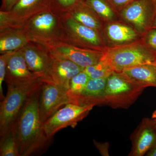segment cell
Wrapping results in <instances>:
<instances>
[{"mask_svg": "<svg viewBox=\"0 0 156 156\" xmlns=\"http://www.w3.org/2000/svg\"><path fill=\"white\" fill-rule=\"evenodd\" d=\"M41 90L27 101L14 123L20 156L40 153L50 144L51 139L45 133L39 111Z\"/></svg>", "mask_w": 156, "mask_h": 156, "instance_id": "6da1fadb", "label": "cell"}, {"mask_svg": "<svg viewBox=\"0 0 156 156\" xmlns=\"http://www.w3.org/2000/svg\"><path fill=\"white\" fill-rule=\"evenodd\" d=\"M44 82L43 78H39L22 83L7 85V94L0 106L1 136L13 127L27 101L41 90Z\"/></svg>", "mask_w": 156, "mask_h": 156, "instance_id": "7a4b0ae2", "label": "cell"}, {"mask_svg": "<svg viewBox=\"0 0 156 156\" xmlns=\"http://www.w3.org/2000/svg\"><path fill=\"white\" fill-rule=\"evenodd\" d=\"M59 14L50 9L37 14L20 29L30 42L49 48L62 42L63 29Z\"/></svg>", "mask_w": 156, "mask_h": 156, "instance_id": "3957f363", "label": "cell"}, {"mask_svg": "<svg viewBox=\"0 0 156 156\" xmlns=\"http://www.w3.org/2000/svg\"><path fill=\"white\" fill-rule=\"evenodd\" d=\"M101 59L113 71L119 73L134 66L156 63V52L145 43L135 42L107 48Z\"/></svg>", "mask_w": 156, "mask_h": 156, "instance_id": "277c9868", "label": "cell"}, {"mask_svg": "<svg viewBox=\"0 0 156 156\" xmlns=\"http://www.w3.org/2000/svg\"><path fill=\"white\" fill-rule=\"evenodd\" d=\"M145 88L134 83L121 73L114 72L107 80L104 105L113 108H128Z\"/></svg>", "mask_w": 156, "mask_h": 156, "instance_id": "5b68a950", "label": "cell"}, {"mask_svg": "<svg viewBox=\"0 0 156 156\" xmlns=\"http://www.w3.org/2000/svg\"><path fill=\"white\" fill-rule=\"evenodd\" d=\"M49 9V0H19L11 11L0 12L1 30L20 29L34 16Z\"/></svg>", "mask_w": 156, "mask_h": 156, "instance_id": "8992f818", "label": "cell"}, {"mask_svg": "<svg viewBox=\"0 0 156 156\" xmlns=\"http://www.w3.org/2000/svg\"><path fill=\"white\" fill-rule=\"evenodd\" d=\"M94 107L73 103L67 104L43 123L46 135L52 139L62 129L68 127L75 128L78 122L89 115Z\"/></svg>", "mask_w": 156, "mask_h": 156, "instance_id": "52a82bcc", "label": "cell"}, {"mask_svg": "<svg viewBox=\"0 0 156 156\" xmlns=\"http://www.w3.org/2000/svg\"><path fill=\"white\" fill-rule=\"evenodd\" d=\"M156 13L153 0H135L121 10L123 19L142 33L150 28Z\"/></svg>", "mask_w": 156, "mask_h": 156, "instance_id": "ba28073f", "label": "cell"}, {"mask_svg": "<svg viewBox=\"0 0 156 156\" xmlns=\"http://www.w3.org/2000/svg\"><path fill=\"white\" fill-rule=\"evenodd\" d=\"M69 102V98L65 91L53 83L44 82L39 102V115L42 123Z\"/></svg>", "mask_w": 156, "mask_h": 156, "instance_id": "9c48e42d", "label": "cell"}, {"mask_svg": "<svg viewBox=\"0 0 156 156\" xmlns=\"http://www.w3.org/2000/svg\"><path fill=\"white\" fill-rule=\"evenodd\" d=\"M50 54L52 60L44 82L53 83L66 93L72 79L84 69L69 59Z\"/></svg>", "mask_w": 156, "mask_h": 156, "instance_id": "30bf717a", "label": "cell"}, {"mask_svg": "<svg viewBox=\"0 0 156 156\" xmlns=\"http://www.w3.org/2000/svg\"><path fill=\"white\" fill-rule=\"evenodd\" d=\"M48 49L53 55L69 59L84 69L97 63L104 54V51L83 49L65 42Z\"/></svg>", "mask_w": 156, "mask_h": 156, "instance_id": "8fae6325", "label": "cell"}, {"mask_svg": "<svg viewBox=\"0 0 156 156\" xmlns=\"http://www.w3.org/2000/svg\"><path fill=\"white\" fill-rule=\"evenodd\" d=\"M39 78L44 79L31 71L20 50L11 52L6 67L5 81L7 85L22 83Z\"/></svg>", "mask_w": 156, "mask_h": 156, "instance_id": "7c38bea8", "label": "cell"}, {"mask_svg": "<svg viewBox=\"0 0 156 156\" xmlns=\"http://www.w3.org/2000/svg\"><path fill=\"white\" fill-rule=\"evenodd\" d=\"M130 156H142L156 144V126L153 119L142 120L132 137Z\"/></svg>", "mask_w": 156, "mask_h": 156, "instance_id": "4fadbf2b", "label": "cell"}, {"mask_svg": "<svg viewBox=\"0 0 156 156\" xmlns=\"http://www.w3.org/2000/svg\"><path fill=\"white\" fill-rule=\"evenodd\" d=\"M63 29V40L71 38L87 44L98 47L101 40L97 30L83 25L69 15L61 17Z\"/></svg>", "mask_w": 156, "mask_h": 156, "instance_id": "5bb4252c", "label": "cell"}, {"mask_svg": "<svg viewBox=\"0 0 156 156\" xmlns=\"http://www.w3.org/2000/svg\"><path fill=\"white\" fill-rule=\"evenodd\" d=\"M28 44L20 50L32 72L44 79L50 67L52 56L48 48Z\"/></svg>", "mask_w": 156, "mask_h": 156, "instance_id": "9a60e30c", "label": "cell"}, {"mask_svg": "<svg viewBox=\"0 0 156 156\" xmlns=\"http://www.w3.org/2000/svg\"><path fill=\"white\" fill-rule=\"evenodd\" d=\"M107 78L89 79L80 95L71 99L70 103L94 106L104 105Z\"/></svg>", "mask_w": 156, "mask_h": 156, "instance_id": "2e32d148", "label": "cell"}, {"mask_svg": "<svg viewBox=\"0 0 156 156\" xmlns=\"http://www.w3.org/2000/svg\"><path fill=\"white\" fill-rule=\"evenodd\" d=\"M119 73L145 89L148 87H156V63L134 66Z\"/></svg>", "mask_w": 156, "mask_h": 156, "instance_id": "e0dca14e", "label": "cell"}, {"mask_svg": "<svg viewBox=\"0 0 156 156\" xmlns=\"http://www.w3.org/2000/svg\"><path fill=\"white\" fill-rule=\"evenodd\" d=\"M29 42L25 34L20 30H1L0 53L2 54L21 50Z\"/></svg>", "mask_w": 156, "mask_h": 156, "instance_id": "ac0fdd59", "label": "cell"}, {"mask_svg": "<svg viewBox=\"0 0 156 156\" xmlns=\"http://www.w3.org/2000/svg\"><path fill=\"white\" fill-rule=\"evenodd\" d=\"M94 12L82 0L72 9L66 14H70L73 19L84 26L95 30L100 28L99 20L95 15Z\"/></svg>", "mask_w": 156, "mask_h": 156, "instance_id": "d6986e66", "label": "cell"}, {"mask_svg": "<svg viewBox=\"0 0 156 156\" xmlns=\"http://www.w3.org/2000/svg\"><path fill=\"white\" fill-rule=\"evenodd\" d=\"M107 34L109 39L115 43L131 41L135 40L137 34L134 30L124 24L113 23L107 27Z\"/></svg>", "mask_w": 156, "mask_h": 156, "instance_id": "ffe728a7", "label": "cell"}, {"mask_svg": "<svg viewBox=\"0 0 156 156\" xmlns=\"http://www.w3.org/2000/svg\"><path fill=\"white\" fill-rule=\"evenodd\" d=\"M0 156H20L17 138L13 127L7 134L1 136Z\"/></svg>", "mask_w": 156, "mask_h": 156, "instance_id": "44dd1931", "label": "cell"}, {"mask_svg": "<svg viewBox=\"0 0 156 156\" xmlns=\"http://www.w3.org/2000/svg\"><path fill=\"white\" fill-rule=\"evenodd\" d=\"M94 13L101 18L111 20L115 16L113 8L107 0H83Z\"/></svg>", "mask_w": 156, "mask_h": 156, "instance_id": "7402d4cb", "label": "cell"}, {"mask_svg": "<svg viewBox=\"0 0 156 156\" xmlns=\"http://www.w3.org/2000/svg\"><path fill=\"white\" fill-rule=\"evenodd\" d=\"M89 79V76L84 71L73 78L70 82L69 89L66 92L69 101L71 99L80 95Z\"/></svg>", "mask_w": 156, "mask_h": 156, "instance_id": "603a6c76", "label": "cell"}, {"mask_svg": "<svg viewBox=\"0 0 156 156\" xmlns=\"http://www.w3.org/2000/svg\"><path fill=\"white\" fill-rule=\"evenodd\" d=\"M83 71L88 75L90 79L107 78L114 72L101 59L97 63L84 69Z\"/></svg>", "mask_w": 156, "mask_h": 156, "instance_id": "cb8c5ba5", "label": "cell"}, {"mask_svg": "<svg viewBox=\"0 0 156 156\" xmlns=\"http://www.w3.org/2000/svg\"><path fill=\"white\" fill-rule=\"evenodd\" d=\"M82 0H49L50 9L59 14H66Z\"/></svg>", "mask_w": 156, "mask_h": 156, "instance_id": "d4e9b609", "label": "cell"}, {"mask_svg": "<svg viewBox=\"0 0 156 156\" xmlns=\"http://www.w3.org/2000/svg\"><path fill=\"white\" fill-rule=\"evenodd\" d=\"M11 53L2 54L0 56V98L2 100L5 98L3 94L2 85L5 79L7 60Z\"/></svg>", "mask_w": 156, "mask_h": 156, "instance_id": "484cf974", "label": "cell"}, {"mask_svg": "<svg viewBox=\"0 0 156 156\" xmlns=\"http://www.w3.org/2000/svg\"><path fill=\"white\" fill-rule=\"evenodd\" d=\"M145 43L149 48L156 52V28H151L148 30Z\"/></svg>", "mask_w": 156, "mask_h": 156, "instance_id": "4316f807", "label": "cell"}, {"mask_svg": "<svg viewBox=\"0 0 156 156\" xmlns=\"http://www.w3.org/2000/svg\"><path fill=\"white\" fill-rule=\"evenodd\" d=\"M114 9H122L135 0H107Z\"/></svg>", "mask_w": 156, "mask_h": 156, "instance_id": "83f0119b", "label": "cell"}, {"mask_svg": "<svg viewBox=\"0 0 156 156\" xmlns=\"http://www.w3.org/2000/svg\"><path fill=\"white\" fill-rule=\"evenodd\" d=\"M19 0H2L1 11L9 12L17 4Z\"/></svg>", "mask_w": 156, "mask_h": 156, "instance_id": "f1b7e54d", "label": "cell"}, {"mask_svg": "<svg viewBox=\"0 0 156 156\" xmlns=\"http://www.w3.org/2000/svg\"><path fill=\"white\" fill-rule=\"evenodd\" d=\"M94 145L96 148L99 151L101 154L102 156H109L108 149L109 147V144L107 143H101L97 142L95 140H93Z\"/></svg>", "mask_w": 156, "mask_h": 156, "instance_id": "f546056e", "label": "cell"}, {"mask_svg": "<svg viewBox=\"0 0 156 156\" xmlns=\"http://www.w3.org/2000/svg\"><path fill=\"white\" fill-rule=\"evenodd\" d=\"M146 156H156V144L147 152Z\"/></svg>", "mask_w": 156, "mask_h": 156, "instance_id": "4dcf8cb0", "label": "cell"}, {"mask_svg": "<svg viewBox=\"0 0 156 156\" xmlns=\"http://www.w3.org/2000/svg\"><path fill=\"white\" fill-rule=\"evenodd\" d=\"M156 28V13L155 14L154 16L152 22L150 27V28Z\"/></svg>", "mask_w": 156, "mask_h": 156, "instance_id": "1f68e13d", "label": "cell"}, {"mask_svg": "<svg viewBox=\"0 0 156 156\" xmlns=\"http://www.w3.org/2000/svg\"><path fill=\"white\" fill-rule=\"evenodd\" d=\"M152 119H156V110L153 113L152 115Z\"/></svg>", "mask_w": 156, "mask_h": 156, "instance_id": "d6a6232c", "label": "cell"}, {"mask_svg": "<svg viewBox=\"0 0 156 156\" xmlns=\"http://www.w3.org/2000/svg\"><path fill=\"white\" fill-rule=\"evenodd\" d=\"M153 1L155 5L156 6V0H153Z\"/></svg>", "mask_w": 156, "mask_h": 156, "instance_id": "836d02e7", "label": "cell"}, {"mask_svg": "<svg viewBox=\"0 0 156 156\" xmlns=\"http://www.w3.org/2000/svg\"><path fill=\"white\" fill-rule=\"evenodd\" d=\"M153 119L154 120V121L155 124L156 126V119Z\"/></svg>", "mask_w": 156, "mask_h": 156, "instance_id": "e575fe53", "label": "cell"}]
</instances>
